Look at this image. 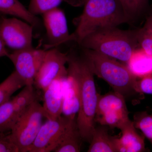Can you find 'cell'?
Returning a JSON list of instances; mask_svg holds the SVG:
<instances>
[{"label":"cell","instance_id":"cell-1","mask_svg":"<svg viewBox=\"0 0 152 152\" xmlns=\"http://www.w3.org/2000/svg\"><path fill=\"white\" fill-rule=\"evenodd\" d=\"M71 48L68 52L67 71L73 75L78 83L80 109L77 127L82 139L90 143L95 127V118L99 95L97 93L92 71L79 47Z\"/></svg>","mask_w":152,"mask_h":152},{"label":"cell","instance_id":"cell-2","mask_svg":"<svg viewBox=\"0 0 152 152\" xmlns=\"http://www.w3.org/2000/svg\"><path fill=\"white\" fill-rule=\"evenodd\" d=\"M83 6L81 15L74 20L76 28L70 35L69 42L79 45L97 30L127 23L119 0H85Z\"/></svg>","mask_w":152,"mask_h":152},{"label":"cell","instance_id":"cell-3","mask_svg":"<svg viewBox=\"0 0 152 152\" xmlns=\"http://www.w3.org/2000/svg\"><path fill=\"white\" fill-rule=\"evenodd\" d=\"M78 45L126 64L133 52L140 48L137 29L124 30L118 27L97 30L85 37Z\"/></svg>","mask_w":152,"mask_h":152},{"label":"cell","instance_id":"cell-4","mask_svg":"<svg viewBox=\"0 0 152 152\" xmlns=\"http://www.w3.org/2000/svg\"><path fill=\"white\" fill-rule=\"evenodd\" d=\"M80 48L94 75L104 80L114 91L125 97L135 92L134 86L137 79L131 73L126 65L96 51Z\"/></svg>","mask_w":152,"mask_h":152},{"label":"cell","instance_id":"cell-5","mask_svg":"<svg viewBox=\"0 0 152 152\" xmlns=\"http://www.w3.org/2000/svg\"><path fill=\"white\" fill-rule=\"evenodd\" d=\"M43 117L42 106L37 100L29 106L12 128L10 135L19 152H28L43 124Z\"/></svg>","mask_w":152,"mask_h":152},{"label":"cell","instance_id":"cell-6","mask_svg":"<svg viewBox=\"0 0 152 152\" xmlns=\"http://www.w3.org/2000/svg\"><path fill=\"white\" fill-rule=\"evenodd\" d=\"M125 97L114 91L99 96L95 121L102 126L120 129L130 121Z\"/></svg>","mask_w":152,"mask_h":152},{"label":"cell","instance_id":"cell-7","mask_svg":"<svg viewBox=\"0 0 152 152\" xmlns=\"http://www.w3.org/2000/svg\"><path fill=\"white\" fill-rule=\"evenodd\" d=\"M68 61V52L62 53L55 48L46 50L34 85L43 91L54 81L66 78L68 71L65 65Z\"/></svg>","mask_w":152,"mask_h":152},{"label":"cell","instance_id":"cell-8","mask_svg":"<svg viewBox=\"0 0 152 152\" xmlns=\"http://www.w3.org/2000/svg\"><path fill=\"white\" fill-rule=\"evenodd\" d=\"M34 27L16 18L0 19V35L6 47L14 51L32 48Z\"/></svg>","mask_w":152,"mask_h":152},{"label":"cell","instance_id":"cell-9","mask_svg":"<svg viewBox=\"0 0 152 152\" xmlns=\"http://www.w3.org/2000/svg\"><path fill=\"white\" fill-rule=\"evenodd\" d=\"M46 51L45 50L32 47L14 51L9 54L8 57L15 66V71L26 86H34L36 76Z\"/></svg>","mask_w":152,"mask_h":152},{"label":"cell","instance_id":"cell-10","mask_svg":"<svg viewBox=\"0 0 152 152\" xmlns=\"http://www.w3.org/2000/svg\"><path fill=\"white\" fill-rule=\"evenodd\" d=\"M73 121L62 115L55 119L47 120L42 125L28 152H54L68 125Z\"/></svg>","mask_w":152,"mask_h":152},{"label":"cell","instance_id":"cell-11","mask_svg":"<svg viewBox=\"0 0 152 152\" xmlns=\"http://www.w3.org/2000/svg\"><path fill=\"white\" fill-rule=\"evenodd\" d=\"M48 43L45 49L56 48L69 42L70 34L65 14L57 7L43 14Z\"/></svg>","mask_w":152,"mask_h":152},{"label":"cell","instance_id":"cell-12","mask_svg":"<svg viewBox=\"0 0 152 152\" xmlns=\"http://www.w3.org/2000/svg\"><path fill=\"white\" fill-rule=\"evenodd\" d=\"M66 78L56 80L43 91L42 107L47 120L55 119L62 115Z\"/></svg>","mask_w":152,"mask_h":152},{"label":"cell","instance_id":"cell-13","mask_svg":"<svg viewBox=\"0 0 152 152\" xmlns=\"http://www.w3.org/2000/svg\"><path fill=\"white\" fill-rule=\"evenodd\" d=\"M122 136L113 137V142L116 152H141L145 151L144 138L137 133L134 122L131 120L120 129Z\"/></svg>","mask_w":152,"mask_h":152},{"label":"cell","instance_id":"cell-14","mask_svg":"<svg viewBox=\"0 0 152 152\" xmlns=\"http://www.w3.org/2000/svg\"><path fill=\"white\" fill-rule=\"evenodd\" d=\"M80 109V91L78 83L73 75L68 72L64 84L63 116L75 120Z\"/></svg>","mask_w":152,"mask_h":152},{"label":"cell","instance_id":"cell-15","mask_svg":"<svg viewBox=\"0 0 152 152\" xmlns=\"http://www.w3.org/2000/svg\"><path fill=\"white\" fill-rule=\"evenodd\" d=\"M131 73L137 79L152 74V54L141 48L136 49L126 63Z\"/></svg>","mask_w":152,"mask_h":152},{"label":"cell","instance_id":"cell-16","mask_svg":"<svg viewBox=\"0 0 152 152\" xmlns=\"http://www.w3.org/2000/svg\"><path fill=\"white\" fill-rule=\"evenodd\" d=\"M0 13L20 18L34 28L41 26L40 19L31 13L19 0H0Z\"/></svg>","mask_w":152,"mask_h":152},{"label":"cell","instance_id":"cell-17","mask_svg":"<svg viewBox=\"0 0 152 152\" xmlns=\"http://www.w3.org/2000/svg\"><path fill=\"white\" fill-rule=\"evenodd\" d=\"M81 139L76 121H72L68 125L54 152H80Z\"/></svg>","mask_w":152,"mask_h":152},{"label":"cell","instance_id":"cell-18","mask_svg":"<svg viewBox=\"0 0 152 152\" xmlns=\"http://www.w3.org/2000/svg\"><path fill=\"white\" fill-rule=\"evenodd\" d=\"M23 113L13 98L0 106V133L11 131Z\"/></svg>","mask_w":152,"mask_h":152},{"label":"cell","instance_id":"cell-19","mask_svg":"<svg viewBox=\"0 0 152 152\" xmlns=\"http://www.w3.org/2000/svg\"><path fill=\"white\" fill-rule=\"evenodd\" d=\"M113 140L105 128L95 127L88 152H116Z\"/></svg>","mask_w":152,"mask_h":152},{"label":"cell","instance_id":"cell-20","mask_svg":"<svg viewBox=\"0 0 152 152\" xmlns=\"http://www.w3.org/2000/svg\"><path fill=\"white\" fill-rule=\"evenodd\" d=\"M26 86L15 71L0 84V106L11 99L17 91Z\"/></svg>","mask_w":152,"mask_h":152},{"label":"cell","instance_id":"cell-21","mask_svg":"<svg viewBox=\"0 0 152 152\" xmlns=\"http://www.w3.org/2000/svg\"><path fill=\"white\" fill-rule=\"evenodd\" d=\"M122 6L127 23L135 22L146 9L148 0H119Z\"/></svg>","mask_w":152,"mask_h":152},{"label":"cell","instance_id":"cell-22","mask_svg":"<svg viewBox=\"0 0 152 152\" xmlns=\"http://www.w3.org/2000/svg\"><path fill=\"white\" fill-rule=\"evenodd\" d=\"M137 39L140 48L152 54V15L147 18L142 27L137 29Z\"/></svg>","mask_w":152,"mask_h":152},{"label":"cell","instance_id":"cell-23","mask_svg":"<svg viewBox=\"0 0 152 152\" xmlns=\"http://www.w3.org/2000/svg\"><path fill=\"white\" fill-rule=\"evenodd\" d=\"M63 1L65 0H30L28 10L37 16L58 7Z\"/></svg>","mask_w":152,"mask_h":152},{"label":"cell","instance_id":"cell-24","mask_svg":"<svg viewBox=\"0 0 152 152\" xmlns=\"http://www.w3.org/2000/svg\"><path fill=\"white\" fill-rule=\"evenodd\" d=\"M134 125L141 131L145 137L152 143V115L142 113L134 117Z\"/></svg>","mask_w":152,"mask_h":152},{"label":"cell","instance_id":"cell-25","mask_svg":"<svg viewBox=\"0 0 152 152\" xmlns=\"http://www.w3.org/2000/svg\"><path fill=\"white\" fill-rule=\"evenodd\" d=\"M134 91L137 93L152 94V74L137 80Z\"/></svg>","mask_w":152,"mask_h":152},{"label":"cell","instance_id":"cell-26","mask_svg":"<svg viewBox=\"0 0 152 152\" xmlns=\"http://www.w3.org/2000/svg\"><path fill=\"white\" fill-rule=\"evenodd\" d=\"M0 152H19L10 134L7 135L5 133H0Z\"/></svg>","mask_w":152,"mask_h":152},{"label":"cell","instance_id":"cell-27","mask_svg":"<svg viewBox=\"0 0 152 152\" xmlns=\"http://www.w3.org/2000/svg\"><path fill=\"white\" fill-rule=\"evenodd\" d=\"M10 53H9L6 46L3 41L0 35V57H8Z\"/></svg>","mask_w":152,"mask_h":152},{"label":"cell","instance_id":"cell-28","mask_svg":"<svg viewBox=\"0 0 152 152\" xmlns=\"http://www.w3.org/2000/svg\"><path fill=\"white\" fill-rule=\"evenodd\" d=\"M85 0H65V2L74 7H80L83 6Z\"/></svg>","mask_w":152,"mask_h":152},{"label":"cell","instance_id":"cell-29","mask_svg":"<svg viewBox=\"0 0 152 152\" xmlns=\"http://www.w3.org/2000/svg\"><path fill=\"white\" fill-rule=\"evenodd\" d=\"M1 13H0V15H1Z\"/></svg>","mask_w":152,"mask_h":152}]
</instances>
